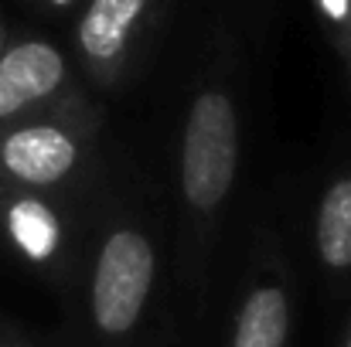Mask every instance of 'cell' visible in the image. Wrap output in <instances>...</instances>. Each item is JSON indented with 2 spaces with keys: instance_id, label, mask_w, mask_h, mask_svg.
<instances>
[{
  "instance_id": "6da1fadb",
  "label": "cell",
  "mask_w": 351,
  "mask_h": 347,
  "mask_svg": "<svg viewBox=\"0 0 351 347\" xmlns=\"http://www.w3.org/2000/svg\"><path fill=\"white\" fill-rule=\"evenodd\" d=\"M242 167V106L232 65L219 58L188 96L174 157V248L178 286L195 307L205 303L215 248Z\"/></svg>"
},
{
  "instance_id": "7a4b0ae2",
  "label": "cell",
  "mask_w": 351,
  "mask_h": 347,
  "mask_svg": "<svg viewBox=\"0 0 351 347\" xmlns=\"http://www.w3.org/2000/svg\"><path fill=\"white\" fill-rule=\"evenodd\" d=\"M167 272L164 218L143 198L103 194L75 279L86 334L96 347H140L157 324Z\"/></svg>"
},
{
  "instance_id": "3957f363",
  "label": "cell",
  "mask_w": 351,
  "mask_h": 347,
  "mask_svg": "<svg viewBox=\"0 0 351 347\" xmlns=\"http://www.w3.org/2000/svg\"><path fill=\"white\" fill-rule=\"evenodd\" d=\"M106 177V116L93 96L0 126V184L96 208Z\"/></svg>"
},
{
  "instance_id": "277c9868",
  "label": "cell",
  "mask_w": 351,
  "mask_h": 347,
  "mask_svg": "<svg viewBox=\"0 0 351 347\" xmlns=\"http://www.w3.org/2000/svg\"><path fill=\"white\" fill-rule=\"evenodd\" d=\"M174 0H82L72 24V51L93 89L113 92L147 58Z\"/></svg>"
},
{
  "instance_id": "5b68a950",
  "label": "cell",
  "mask_w": 351,
  "mask_h": 347,
  "mask_svg": "<svg viewBox=\"0 0 351 347\" xmlns=\"http://www.w3.org/2000/svg\"><path fill=\"white\" fill-rule=\"evenodd\" d=\"M297 317L293 266L269 225H256L235 290L226 347H290Z\"/></svg>"
},
{
  "instance_id": "8992f818",
  "label": "cell",
  "mask_w": 351,
  "mask_h": 347,
  "mask_svg": "<svg viewBox=\"0 0 351 347\" xmlns=\"http://www.w3.org/2000/svg\"><path fill=\"white\" fill-rule=\"evenodd\" d=\"M86 79L58 44L24 38L0 55V126L86 99Z\"/></svg>"
},
{
  "instance_id": "52a82bcc",
  "label": "cell",
  "mask_w": 351,
  "mask_h": 347,
  "mask_svg": "<svg viewBox=\"0 0 351 347\" xmlns=\"http://www.w3.org/2000/svg\"><path fill=\"white\" fill-rule=\"evenodd\" d=\"M314 255L338 286L351 283V167L328 177L314 205Z\"/></svg>"
},
{
  "instance_id": "ba28073f",
  "label": "cell",
  "mask_w": 351,
  "mask_h": 347,
  "mask_svg": "<svg viewBox=\"0 0 351 347\" xmlns=\"http://www.w3.org/2000/svg\"><path fill=\"white\" fill-rule=\"evenodd\" d=\"M321 24L331 38V44L338 48V55L345 51V44L351 41V0H314Z\"/></svg>"
},
{
  "instance_id": "9c48e42d",
  "label": "cell",
  "mask_w": 351,
  "mask_h": 347,
  "mask_svg": "<svg viewBox=\"0 0 351 347\" xmlns=\"http://www.w3.org/2000/svg\"><path fill=\"white\" fill-rule=\"evenodd\" d=\"M38 3L48 7V10H79L82 0H38Z\"/></svg>"
},
{
  "instance_id": "30bf717a",
  "label": "cell",
  "mask_w": 351,
  "mask_h": 347,
  "mask_svg": "<svg viewBox=\"0 0 351 347\" xmlns=\"http://www.w3.org/2000/svg\"><path fill=\"white\" fill-rule=\"evenodd\" d=\"M0 344H3V347H31L27 341H21V337H3Z\"/></svg>"
},
{
  "instance_id": "8fae6325",
  "label": "cell",
  "mask_w": 351,
  "mask_h": 347,
  "mask_svg": "<svg viewBox=\"0 0 351 347\" xmlns=\"http://www.w3.org/2000/svg\"><path fill=\"white\" fill-rule=\"evenodd\" d=\"M338 347H351V320H348V327H345V334H341V344Z\"/></svg>"
},
{
  "instance_id": "7c38bea8",
  "label": "cell",
  "mask_w": 351,
  "mask_h": 347,
  "mask_svg": "<svg viewBox=\"0 0 351 347\" xmlns=\"http://www.w3.org/2000/svg\"><path fill=\"white\" fill-rule=\"evenodd\" d=\"M341 58H345V68H348V72H351V41H348V44H345V51H341Z\"/></svg>"
},
{
  "instance_id": "4fadbf2b",
  "label": "cell",
  "mask_w": 351,
  "mask_h": 347,
  "mask_svg": "<svg viewBox=\"0 0 351 347\" xmlns=\"http://www.w3.org/2000/svg\"><path fill=\"white\" fill-rule=\"evenodd\" d=\"M3 48H7V41H3V31H0V55H3Z\"/></svg>"
},
{
  "instance_id": "5bb4252c",
  "label": "cell",
  "mask_w": 351,
  "mask_h": 347,
  "mask_svg": "<svg viewBox=\"0 0 351 347\" xmlns=\"http://www.w3.org/2000/svg\"><path fill=\"white\" fill-rule=\"evenodd\" d=\"M0 347H3V344H0Z\"/></svg>"
}]
</instances>
